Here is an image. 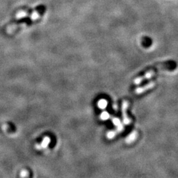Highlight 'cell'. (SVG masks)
I'll list each match as a JSON object with an SVG mask.
<instances>
[{
	"instance_id": "8",
	"label": "cell",
	"mask_w": 178,
	"mask_h": 178,
	"mask_svg": "<svg viewBox=\"0 0 178 178\" xmlns=\"http://www.w3.org/2000/svg\"><path fill=\"white\" fill-rule=\"evenodd\" d=\"M116 134L117 133L115 131H109L108 133L107 137L109 139H113L116 135Z\"/></svg>"
},
{
	"instance_id": "6",
	"label": "cell",
	"mask_w": 178,
	"mask_h": 178,
	"mask_svg": "<svg viewBox=\"0 0 178 178\" xmlns=\"http://www.w3.org/2000/svg\"><path fill=\"white\" fill-rule=\"evenodd\" d=\"M27 15H28V12L26 11H21L17 13L16 17L18 19H21V18L24 17H26Z\"/></svg>"
},
{
	"instance_id": "9",
	"label": "cell",
	"mask_w": 178,
	"mask_h": 178,
	"mask_svg": "<svg viewBox=\"0 0 178 178\" xmlns=\"http://www.w3.org/2000/svg\"><path fill=\"white\" fill-rule=\"evenodd\" d=\"M112 121L116 126H118L121 124L120 121H119V119L118 118H113L112 119Z\"/></svg>"
},
{
	"instance_id": "7",
	"label": "cell",
	"mask_w": 178,
	"mask_h": 178,
	"mask_svg": "<svg viewBox=\"0 0 178 178\" xmlns=\"http://www.w3.org/2000/svg\"><path fill=\"white\" fill-rule=\"evenodd\" d=\"M110 117V114L108 112H103L101 116H100V118L102 120H106Z\"/></svg>"
},
{
	"instance_id": "3",
	"label": "cell",
	"mask_w": 178,
	"mask_h": 178,
	"mask_svg": "<svg viewBox=\"0 0 178 178\" xmlns=\"http://www.w3.org/2000/svg\"><path fill=\"white\" fill-rule=\"evenodd\" d=\"M153 41L152 39L149 37H144L142 38L141 40V44L144 48H151L152 45Z\"/></svg>"
},
{
	"instance_id": "1",
	"label": "cell",
	"mask_w": 178,
	"mask_h": 178,
	"mask_svg": "<svg viewBox=\"0 0 178 178\" xmlns=\"http://www.w3.org/2000/svg\"><path fill=\"white\" fill-rule=\"evenodd\" d=\"M177 66V63L174 60H168L164 61V62L156 63L153 64V65L147 67L146 69H144L142 71V73L136 79L143 77L144 75H146L154 74L156 72L158 71H174L176 70Z\"/></svg>"
},
{
	"instance_id": "5",
	"label": "cell",
	"mask_w": 178,
	"mask_h": 178,
	"mask_svg": "<svg viewBox=\"0 0 178 178\" xmlns=\"http://www.w3.org/2000/svg\"><path fill=\"white\" fill-rule=\"evenodd\" d=\"M108 105V102L106 100H100L98 103V107L100 108V109H104V108L107 106Z\"/></svg>"
},
{
	"instance_id": "4",
	"label": "cell",
	"mask_w": 178,
	"mask_h": 178,
	"mask_svg": "<svg viewBox=\"0 0 178 178\" xmlns=\"http://www.w3.org/2000/svg\"><path fill=\"white\" fill-rule=\"evenodd\" d=\"M50 143V138L48 137H46L40 144H37V145H36V148L39 150L42 149H45Z\"/></svg>"
},
{
	"instance_id": "10",
	"label": "cell",
	"mask_w": 178,
	"mask_h": 178,
	"mask_svg": "<svg viewBox=\"0 0 178 178\" xmlns=\"http://www.w3.org/2000/svg\"><path fill=\"white\" fill-rule=\"evenodd\" d=\"M22 176L23 177H26L28 175V172L27 171H23L22 172Z\"/></svg>"
},
{
	"instance_id": "2",
	"label": "cell",
	"mask_w": 178,
	"mask_h": 178,
	"mask_svg": "<svg viewBox=\"0 0 178 178\" xmlns=\"http://www.w3.org/2000/svg\"><path fill=\"white\" fill-rule=\"evenodd\" d=\"M129 106V102L127 101H124L122 103V117H123V122L124 124L129 125L130 123V119L127 114V108Z\"/></svg>"
}]
</instances>
